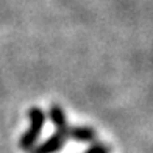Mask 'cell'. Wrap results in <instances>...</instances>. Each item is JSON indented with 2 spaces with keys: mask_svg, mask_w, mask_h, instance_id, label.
Returning <instances> with one entry per match:
<instances>
[{
  "mask_svg": "<svg viewBox=\"0 0 153 153\" xmlns=\"http://www.w3.org/2000/svg\"><path fill=\"white\" fill-rule=\"evenodd\" d=\"M28 120H30V127L24 131V134L19 139V147L20 150H24L27 153H30L34 145H38V139L42 133V128L45 125V114L44 111L38 108V106H31L28 109Z\"/></svg>",
  "mask_w": 153,
  "mask_h": 153,
  "instance_id": "cell-1",
  "label": "cell"
},
{
  "mask_svg": "<svg viewBox=\"0 0 153 153\" xmlns=\"http://www.w3.org/2000/svg\"><path fill=\"white\" fill-rule=\"evenodd\" d=\"M66 141H67V137L64 134L55 131V133L50 137H47L44 142H41L39 145H34V149L30 153H58L66 145Z\"/></svg>",
  "mask_w": 153,
  "mask_h": 153,
  "instance_id": "cell-2",
  "label": "cell"
},
{
  "mask_svg": "<svg viewBox=\"0 0 153 153\" xmlns=\"http://www.w3.org/2000/svg\"><path fill=\"white\" fill-rule=\"evenodd\" d=\"M67 139H72L76 142H94L97 139V133L95 130L91 127H86V125H78V127H69L67 130Z\"/></svg>",
  "mask_w": 153,
  "mask_h": 153,
  "instance_id": "cell-3",
  "label": "cell"
},
{
  "mask_svg": "<svg viewBox=\"0 0 153 153\" xmlns=\"http://www.w3.org/2000/svg\"><path fill=\"white\" fill-rule=\"evenodd\" d=\"M48 119L53 123V127L56 128L58 133L61 134H67V130H69V122H67V116L64 113L59 105H52L48 108Z\"/></svg>",
  "mask_w": 153,
  "mask_h": 153,
  "instance_id": "cell-4",
  "label": "cell"
},
{
  "mask_svg": "<svg viewBox=\"0 0 153 153\" xmlns=\"http://www.w3.org/2000/svg\"><path fill=\"white\" fill-rule=\"evenodd\" d=\"M83 153H111V149H109V145H106V144L94 141V142H91V145H89Z\"/></svg>",
  "mask_w": 153,
  "mask_h": 153,
  "instance_id": "cell-5",
  "label": "cell"
}]
</instances>
